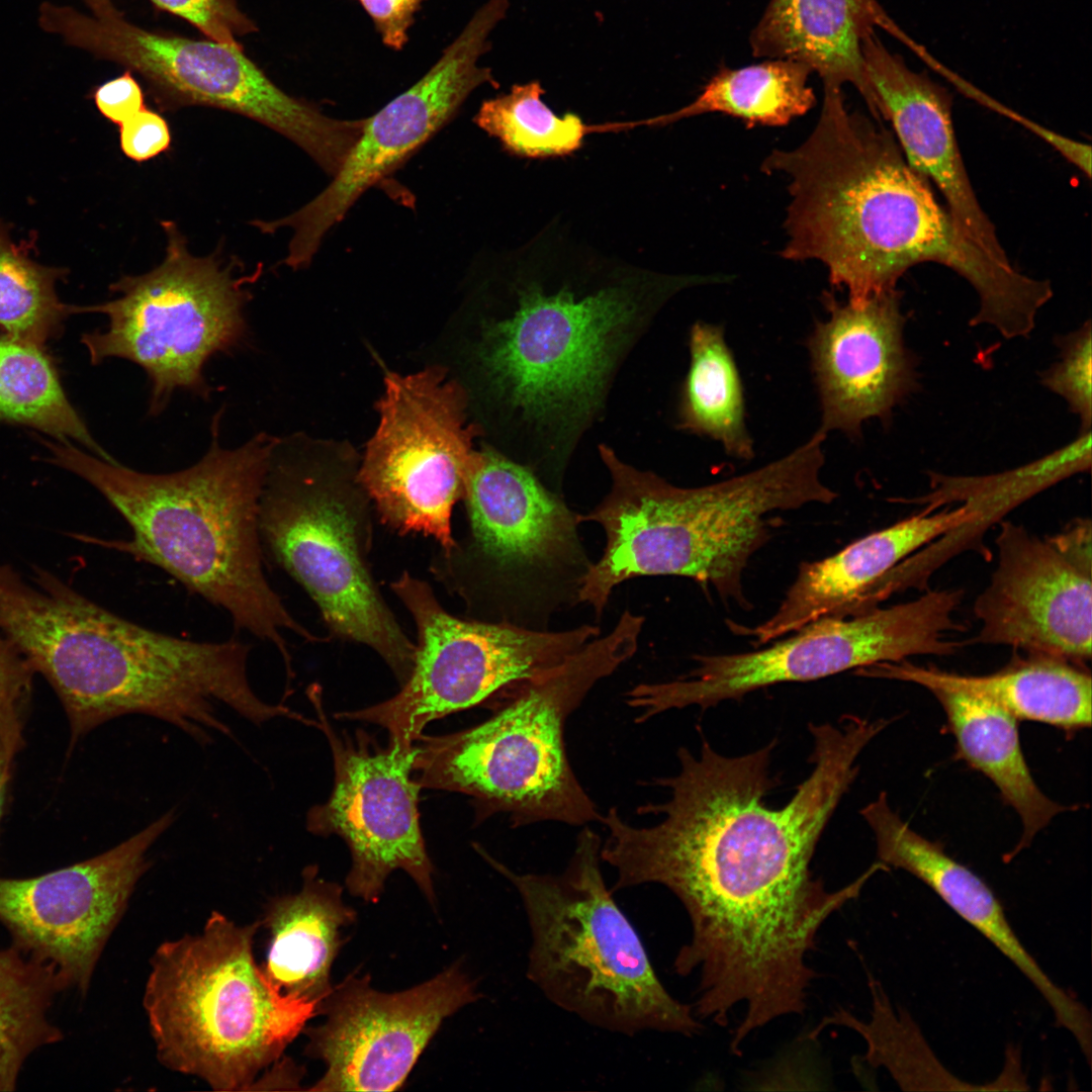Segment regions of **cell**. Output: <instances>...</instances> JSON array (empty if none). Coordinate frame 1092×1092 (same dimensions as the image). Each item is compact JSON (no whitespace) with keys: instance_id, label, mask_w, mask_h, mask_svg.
Wrapping results in <instances>:
<instances>
[{"instance_id":"obj_1","label":"cell","mask_w":1092,"mask_h":1092,"mask_svg":"<svg viewBox=\"0 0 1092 1092\" xmlns=\"http://www.w3.org/2000/svg\"><path fill=\"white\" fill-rule=\"evenodd\" d=\"M886 726L884 719L854 715L837 725L811 723L814 768L782 808L764 802L778 786L770 771L776 740L726 756L702 734L697 755L678 749L677 774L653 780L669 798L637 808L638 814L662 816L659 822L636 827L614 807L603 815L608 836L601 858L616 871L613 890L658 884L689 915L691 939L673 968L680 976L698 973L693 1007L699 1018L724 1026L742 1007L740 1026L751 1031L804 1012L817 976L807 956L819 929L885 870L877 861L855 881L828 891L810 863L857 776V756Z\"/></svg>"},{"instance_id":"obj_2","label":"cell","mask_w":1092,"mask_h":1092,"mask_svg":"<svg viewBox=\"0 0 1092 1092\" xmlns=\"http://www.w3.org/2000/svg\"><path fill=\"white\" fill-rule=\"evenodd\" d=\"M702 276L518 271L480 322L474 359L496 449L558 478L603 413L626 356L675 292Z\"/></svg>"},{"instance_id":"obj_3","label":"cell","mask_w":1092,"mask_h":1092,"mask_svg":"<svg viewBox=\"0 0 1092 1092\" xmlns=\"http://www.w3.org/2000/svg\"><path fill=\"white\" fill-rule=\"evenodd\" d=\"M219 416L203 457L171 473L140 472L70 441L41 442L51 463L88 481L130 527L131 539L106 544L162 568L224 610L238 629L275 646L289 671L282 630L322 640L291 616L263 569L259 507L276 439L260 433L223 448Z\"/></svg>"},{"instance_id":"obj_4","label":"cell","mask_w":1092,"mask_h":1092,"mask_svg":"<svg viewBox=\"0 0 1092 1092\" xmlns=\"http://www.w3.org/2000/svg\"><path fill=\"white\" fill-rule=\"evenodd\" d=\"M20 647L34 672L58 695L71 744L101 724L130 714L166 721L201 744L233 736L222 704L262 725L292 716L261 700L250 685V647L236 639L200 642L128 621L67 584L41 596L27 613Z\"/></svg>"},{"instance_id":"obj_5","label":"cell","mask_w":1092,"mask_h":1092,"mask_svg":"<svg viewBox=\"0 0 1092 1092\" xmlns=\"http://www.w3.org/2000/svg\"><path fill=\"white\" fill-rule=\"evenodd\" d=\"M601 458L611 488L578 523L606 534L598 562L579 577L577 599L601 616L613 589L642 575L690 577L725 602L749 607L743 574L768 541L769 516L812 504L817 496L807 461L790 452L753 471L699 487H679L622 461L608 446Z\"/></svg>"},{"instance_id":"obj_6","label":"cell","mask_w":1092,"mask_h":1092,"mask_svg":"<svg viewBox=\"0 0 1092 1092\" xmlns=\"http://www.w3.org/2000/svg\"><path fill=\"white\" fill-rule=\"evenodd\" d=\"M643 624V616L625 611L610 633L524 684L485 721L448 735H422L416 782L468 795L478 818L503 813L516 828L601 822L569 763L564 728L590 690L634 655Z\"/></svg>"},{"instance_id":"obj_7","label":"cell","mask_w":1092,"mask_h":1092,"mask_svg":"<svg viewBox=\"0 0 1092 1092\" xmlns=\"http://www.w3.org/2000/svg\"><path fill=\"white\" fill-rule=\"evenodd\" d=\"M601 837L586 825L559 874L489 863L516 888L531 933L528 979L559 1008L596 1027L696 1035L702 1024L657 977L640 936L608 890Z\"/></svg>"},{"instance_id":"obj_8","label":"cell","mask_w":1092,"mask_h":1092,"mask_svg":"<svg viewBox=\"0 0 1092 1092\" xmlns=\"http://www.w3.org/2000/svg\"><path fill=\"white\" fill-rule=\"evenodd\" d=\"M259 926L213 912L201 932L162 943L151 961L143 1003L158 1058L214 1090H250L318 1014L257 965Z\"/></svg>"},{"instance_id":"obj_9","label":"cell","mask_w":1092,"mask_h":1092,"mask_svg":"<svg viewBox=\"0 0 1092 1092\" xmlns=\"http://www.w3.org/2000/svg\"><path fill=\"white\" fill-rule=\"evenodd\" d=\"M369 502L357 477L285 458L275 442L260 499L259 536L264 558L302 586L332 636L374 650L402 685L417 648L371 572Z\"/></svg>"},{"instance_id":"obj_10","label":"cell","mask_w":1092,"mask_h":1092,"mask_svg":"<svg viewBox=\"0 0 1092 1092\" xmlns=\"http://www.w3.org/2000/svg\"><path fill=\"white\" fill-rule=\"evenodd\" d=\"M166 255L141 275H124L111 284L112 300L73 305V313L99 312L108 317L104 331L85 333L81 343L97 365L108 358L141 366L151 384L152 416L161 414L177 389L207 397L206 362L218 352L239 347L247 336L246 285L261 274L242 273L236 259L217 252L191 254L177 224L163 220Z\"/></svg>"},{"instance_id":"obj_11","label":"cell","mask_w":1092,"mask_h":1092,"mask_svg":"<svg viewBox=\"0 0 1092 1092\" xmlns=\"http://www.w3.org/2000/svg\"><path fill=\"white\" fill-rule=\"evenodd\" d=\"M40 26L67 43L135 72L162 110L208 106L231 111L280 133L335 175L365 119H338L279 88L243 46L152 31L123 16L102 19L43 3Z\"/></svg>"},{"instance_id":"obj_12","label":"cell","mask_w":1092,"mask_h":1092,"mask_svg":"<svg viewBox=\"0 0 1092 1092\" xmlns=\"http://www.w3.org/2000/svg\"><path fill=\"white\" fill-rule=\"evenodd\" d=\"M962 599V589L927 590L888 608L822 617L766 648L696 655L690 673L640 684L627 693L626 703L642 723L668 710L706 709L775 684L816 680L915 655H951L961 647L948 635L964 629L953 618Z\"/></svg>"},{"instance_id":"obj_13","label":"cell","mask_w":1092,"mask_h":1092,"mask_svg":"<svg viewBox=\"0 0 1092 1092\" xmlns=\"http://www.w3.org/2000/svg\"><path fill=\"white\" fill-rule=\"evenodd\" d=\"M390 587L417 627L412 672L392 698L336 717L380 725L390 742L404 746L414 745L436 719L488 700L500 702L600 635L590 625L539 631L507 621L461 619L442 607L429 583L407 571Z\"/></svg>"},{"instance_id":"obj_14","label":"cell","mask_w":1092,"mask_h":1092,"mask_svg":"<svg viewBox=\"0 0 1092 1092\" xmlns=\"http://www.w3.org/2000/svg\"><path fill=\"white\" fill-rule=\"evenodd\" d=\"M468 395L439 367L388 372L379 424L356 475L382 522L402 534L433 537L441 550L455 543L451 516L464 498L480 451L468 424Z\"/></svg>"},{"instance_id":"obj_15","label":"cell","mask_w":1092,"mask_h":1092,"mask_svg":"<svg viewBox=\"0 0 1092 1092\" xmlns=\"http://www.w3.org/2000/svg\"><path fill=\"white\" fill-rule=\"evenodd\" d=\"M507 11L504 0L485 2L421 79L365 118L332 182L312 200L284 217L252 221L263 234L292 230L283 264L292 269L308 266L326 234L365 191L443 127L475 89L498 85L491 70L478 61L490 50V32Z\"/></svg>"},{"instance_id":"obj_16","label":"cell","mask_w":1092,"mask_h":1092,"mask_svg":"<svg viewBox=\"0 0 1092 1092\" xmlns=\"http://www.w3.org/2000/svg\"><path fill=\"white\" fill-rule=\"evenodd\" d=\"M463 500L469 532L440 550L432 571L470 612H490L518 580L584 561L577 515L529 467L487 445Z\"/></svg>"},{"instance_id":"obj_17","label":"cell","mask_w":1092,"mask_h":1092,"mask_svg":"<svg viewBox=\"0 0 1092 1092\" xmlns=\"http://www.w3.org/2000/svg\"><path fill=\"white\" fill-rule=\"evenodd\" d=\"M309 696L332 748L335 783L329 800L307 812V829L346 841L352 854L346 886L352 895L375 903L388 876L402 870L434 905L433 864L419 821L422 788L413 778L417 746L389 741L381 747L364 731L339 735L320 690L312 688Z\"/></svg>"},{"instance_id":"obj_18","label":"cell","mask_w":1092,"mask_h":1092,"mask_svg":"<svg viewBox=\"0 0 1092 1092\" xmlns=\"http://www.w3.org/2000/svg\"><path fill=\"white\" fill-rule=\"evenodd\" d=\"M169 810L116 846L32 878L0 877V923L11 944L53 966L85 993L98 960L150 863L148 852L172 825Z\"/></svg>"},{"instance_id":"obj_19","label":"cell","mask_w":1092,"mask_h":1092,"mask_svg":"<svg viewBox=\"0 0 1092 1092\" xmlns=\"http://www.w3.org/2000/svg\"><path fill=\"white\" fill-rule=\"evenodd\" d=\"M1092 527L1078 518L1038 536L1010 521L995 539L997 566L978 596L977 643L1086 665L1091 659Z\"/></svg>"},{"instance_id":"obj_20","label":"cell","mask_w":1092,"mask_h":1092,"mask_svg":"<svg viewBox=\"0 0 1092 1092\" xmlns=\"http://www.w3.org/2000/svg\"><path fill=\"white\" fill-rule=\"evenodd\" d=\"M478 995L460 964L394 993L348 977L320 1004L325 1021L304 1030L305 1054L327 1068L308 1090H398L444 1019Z\"/></svg>"},{"instance_id":"obj_21","label":"cell","mask_w":1092,"mask_h":1092,"mask_svg":"<svg viewBox=\"0 0 1092 1092\" xmlns=\"http://www.w3.org/2000/svg\"><path fill=\"white\" fill-rule=\"evenodd\" d=\"M828 318L808 340L821 405L819 431L860 436L864 422L887 421L916 386L914 357L905 346L901 293L891 289L861 304L824 293Z\"/></svg>"},{"instance_id":"obj_22","label":"cell","mask_w":1092,"mask_h":1092,"mask_svg":"<svg viewBox=\"0 0 1092 1092\" xmlns=\"http://www.w3.org/2000/svg\"><path fill=\"white\" fill-rule=\"evenodd\" d=\"M862 58L878 117L890 121L910 166L937 186L966 236L996 260L1010 264L967 174L952 126L949 92L926 74L911 70L876 33L864 39Z\"/></svg>"},{"instance_id":"obj_23","label":"cell","mask_w":1092,"mask_h":1092,"mask_svg":"<svg viewBox=\"0 0 1092 1092\" xmlns=\"http://www.w3.org/2000/svg\"><path fill=\"white\" fill-rule=\"evenodd\" d=\"M860 814L875 834L880 861L927 885L1023 974L1077 1043L1090 1039L1089 1010L1046 975L1016 935L1000 900L979 876L949 856L939 843L914 831L891 809L884 792Z\"/></svg>"},{"instance_id":"obj_24","label":"cell","mask_w":1092,"mask_h":1092,"mask_svg":"<svg viewBox=\"0 0 1092 1092\" xmlns=\"http://www.w3.org/2000/svg\"><path fill=\"white\" fill-rule=\"evenodd\" d=\"M978 513L967 503L936 513L927 509L871 533L832 556L803 562L781 605L767 620L754 627L735 625L732 630L762 645L822 617L855 615L868 594L900 561Z\"/></svg>"},{"instance_id":"obj_25","label":"cell","mask_w":1092,"mask_h":1092,"mask_svg":"<svg viewBox=\"0 0 1092 1092\" xmlns=\"http://www.w3.org/2000/svg\"><path fill=\"white\" fill-rule=\"evenodd\" d=\"M876 27L891 28L877 0H769L749 43L757 58L794 60L823 84L852 85L880 121L862 58Z\"/></svg>"},{"instance_id":"obj_26","label":"cell","mask_w":1092,"mask_h":1092,"mask_svg":"<svg viewBox=\"0 0 1092 1092\" xmlns=\"http://www.w3.org/2000/svg\"><path fill=\"white\" fill-rule=\"evenodd\" d=\"M861 675L913 682L925 689H961L989 699L1016 720L1050 724L1067 733L1091 726L1090 671L1086 665L1059 656L1016 651L1004 667L984 675L918 666L905 659L873 664Z\"/></svg>"},{"instance_id":"obj_27","label":"cell","mask_w":1092,"mask_h":1092,"mask_svg":"<svg viewBox=\"0 0 1092 1092\" xmlns=\"http://www.w3.org/2000/svg\"><path fill=\"white\" fill-rule=\"evenodd\" d=\"M296 894L273 899L262 923L269 930L267 960L262 970L282 993L318 1005L333 987L330 975L342 945L343 927L355 921V911L343 901V889L306 867Z\"/></svg>"},{"instance_id":"obj_28","label":"cell","mask_w":1092,"mask_h":1092,"mask_svg":"<svg viewBox=\"0 0 1092 1092\" xmlns=\"http://www.w3.org/2000/svg\"><path fill=\"white\" fill-rule=\"evenodd\" d=\"M940 703L958 758L987 777L1021 819L1022 836L1013 854L1026 847L1068 807L1048 798L1024 758L1016 719L989 699L950 687L926 688Z\"/></svg>"},{"instance_id":"obj_29","label":"cell","mask_w":1092,"mask_h":1092,"mask_svg":"<svg viewBox=\"0 0 1092 1092\" xmlns=\"http://www.w3.org/2000/svg\"><path fill=\"white\" fill-rule=\"evenodd\" d=\"M689 346L678 428L719 442L729 456L751 459L754 449L745 422L743 385L722 327L697 322Z\"/></svg>"},{"instance_id":"obj_30","label":"cell","mask_w":1092,"mask_h":1092,"mask_svg":"<svg viewBox=\"0 0 1092 1092\" xmlns=\"http://www.w3.org/2000/svg\"><path fill=\"white\" fill-rule=\"evenodd\" d=\"M812 69L789 59H769L738 69L722 68L690 104L649 120L668 124L706 113H723L748 126H782L816 102L808 85Z\"/></svg>"},{"instance_id":"obj_31","label":"cell","mask_w":1092,"mask_h":1092,"mask_svg":"<svg viewBox=\"0 0 1092 1092\" xmlns=\"http://www.w3.org/2000/svg\"><path fill=\"white\" fill-rule=\"evenodd\" d=\"M0 423L38 430L58 441L75 440L94 455L113 459L95 442L70 402L56 359L46 347L0 335Z\"/></svg>"},{"instance_id":"obj_32","label":"cell","mask_w":1092,"mask_h":1092,"mask_svg":"<svg viewBox=\"0 0 1092 1092\" xmlns=\"http://www.w3.org/2000/svg\"><path fill=\"white\" fill-rule=\"evenodd\" d=\"M872 996L871 1018L862 1021L843 1008L832 1012L807 1038L816 1039L828 1025L856 1031L867 1043L864 1060L883 1067L905 1090H1002L1003 1078L987 1086L967 1083L950 1074L934 1056L918 1026L907 1013L897 1011L880 982L868 974Z\"/></svg>"},{"instance_id":"obj_33","label":"cell","mask_w":1092,"mask_h":1092,"mask_svg":"<svg viewBox=\"0 0 1092 1092\" xmlns=\"http://www.w3.org/2000/svg\"><path fill=\"white\" fill-rule=\"evenodd\" d=\"M67 989L57 970L19 950L0 948V1092L14 1091L27 1059L63 1039L49 1012Z\"/></svg>"},{"instance_id":"obj_34","label":"cell","mask_w":1092,"mask_h":1092,"mask_svg":"<svg viewBox=\"0 0 1092 1092\" xmlns=\"http://www.w3.org/2000/svg\"><path fill=\"white\" fill-rule=\"evenodd\" d=\"M32 243H15L0 218V331L46 347L62 335L73 305L62 302L56 291L67 270L35 262L29 255Z\"/></svg>"},{"instance_id":"obj_35","label":"cell","mask_w":1092,"mask_h":1092,"mask_svg":"<svg viewBox=\"0 0 1092 1092\" xmlns=\"http://www.w3.org/2000/svg\"><path fill=\"white\" fill-rule=\"evenodd\" d=\"M543 94L538 81L516 84L509 93L484 100L474 122L511 155L537 159L576 152L592 126L575 113L558 116Z\"/></svg>"},{"instance_id":"obj_36","label":"cell","mask_w":1092,"mask_h":1092,"mask_svg":"<svg viewBox=\"0 0 1092 1092\" xmlns=\"http://www.w3.org/2000/svg\"><path fill=\"white\" fill-rule=\"evenodd\" d=\"M1091 448V429L1081 430L1076 438L1063 447L1002 473L954 477L930 472L934 490L927 495V500L936 506L953 498L966 499L973 506L1013 503L1072 474L1089 470Z\"/></svg>"},{"instance_id":"obj_37","label":"cell","mask_w":1092,"mask_h":1092,"mask_svg":"<svg viewBox=\"0 0 1092 1092\" xmlns=\"http://www.w3.org/2000/svg\"><path fill=\"white\" fill-rule=\"evenodd\" d=\"M1060 357L1041 373L1044 387L1061 396L1079 417L1081 430H1090L1092 421V330L1088 320L1079 329L1058 340Z\"/></svg>"},{"instance_id":"obj_38","label":"cell","mask_w":1092,"mask_h":1092,"mask_svg":"<svg viewBox=\"0 0 1092 1092\" xmlns=\"http://www.w3.org/2000/svg\"><path fill=\"white\" fill-rule=\"evenodd\" d=\"M33 674L19 650L0 631V739L14 756L24 744V712Z\"/></svg>"},{"instance_id":"obj_39","label":"cell","mask_w":1092,"mask_h":1092,"mask_svg":"<svg viewBox=\"0 0 1092 1092\" xmlns=\"http://www.w3.org/2000/svg\"><path fill=\"white\" fill-rule=\"evenodd\" d=\"M158 8L183 18L209 39L242 46L238 37L257 30L237 0H150Z\"/></svg>"},{"instance_id":"obj_40","label":"cell","mask_w":1092,"mask_h":1092,"mask_svg":"<svg viewBox=\"0 0 1092 1092\" xmlns=\"http://www.w3.org/2000/svg\"><path fill=\"white\" fill-rule=\"evenodd\" d=\"M171 142L167 120L147 107L119 124L120 149L134 162L142 163L159 156L169 150Z\"/></svg>"},{"instance_id":"obj_41","label":"cell","mask_w":1092,"mask_h":1092,"mask_svg":"<svg viewBox=\"0 0 1092 1092\" xmlns=\"http://www.w3.org/2000/svg\"><path fill=\"white\" fill-rule=\"evenodd\" d=\"M373 22L382 43L401 51L415 15L427 0H357Z\"/></svg>"},{"instance_id":"obj_42","label":"cell","mask_w":1092,"mask_h":1092,"mask_svg":"<svg viewBox=\"0 0 1092 1092\" xmlns=\"http://www.w3.org/2000/svg\"><path fill=\"white\" fill-rule=\"evenodd\" d=\"M92 98L99 112L118 125L145 107L142 87L129 70L96 87Z\"/></svg>"},{"instance_id":"obj_43","label":"cell","mask_w":1092,"mask_h":1092,"mask_svg":"<svg viewBox=\"0 0 1092 1092\" xmlns=\"http://www.w3.org/2000/svg\"><path fill=\"white\" fill-rule=\"evenodd\" d=\"M13 758L14 756L7 750L0 739V824L4 812Z\"/></svg>"},{"instance_id":"obj_44","label":"cell","mask_w":1092,"mask_h":1092,"mask_svg":"<svg viewBox=\"0 0 1092 1092\" xmlns=\"http://www.w3.org/2000/svg\"><path fill=\"white\" fill-rule=\"evenodd\" d=\"M91 8L94 16L102 19L116 18L122 14L114 7L111 0H84Z\"/></svg>"}]
</instances>
